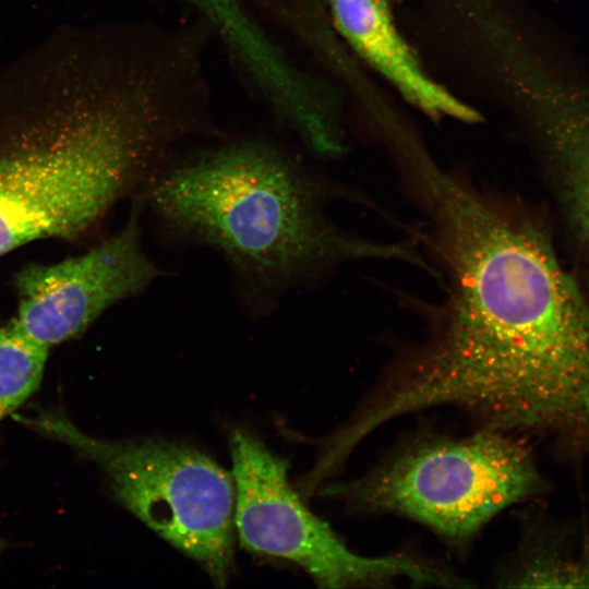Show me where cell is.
I'll return each instance as SVG.
<instances>
[{
    "label": "cell",
    "instance_id": "6da1fadb",
    "mask_svg": "<svg viewBox=\"0 0 589 589\" xmlns=\"http://www.w3.org/2000/svg\"><path fill=\"white\" fill-rule=\"evenodd\" d=\"M406 187L448 278L428 341L356 413L363 434L460 408L483 428L589 442V302L539 224L425 160Z\"/></svg>",
    "mask_w": 589,
    "mask_h": 589
},
{
    "label": "cell",
    "instance_id": "7a4b0ae2",
    "mask_svg": "<svg viewBox=\"0 0 589 589\" xmlns=\"http://www.w3.org/2000/svg\"><path fill=\"white\" fill-rule=\"evenodd\" d=\"M146 188L147 203L167 229L216 250L261 292H279L358 261L429 269L410 241L368 239L333 223L325 185L261 144L203 154L154 173Z\"/></svg>",
    "mask_w": 589,
    "mask_h": 589
},
{
    "label": "cell",
    "instance_id": "3957f363",
    "mask_svg": "<svg viewBox=\"0 0 589 589\" xmlns=\"http://www.w3.org/2000/svg\"><path fill=\"white\" fill-rule=\"evenodd\" d=\"M167 145L145 107L116 103L0 145V257L37 240H79L152 178Z\"/></svg>",
    "mask_w": 589,
    "mask_h": 589
},
{
    "label": "cell",
    "instance_id": "277c9868",
    "mask_svg": "<svg viewBox=\"0 0 589 589\" xmlns=\"http://www.w3.org/2000/svg\"><path fill=\"white\" fill-rule=\"evenodd\" d=\"M545 489L521 442L483 428L464 437L416 442L326 493L358 510L414 519L462 546L500 512Z\"/></svg>",
    "mask_w": 589,
    "mask_h": 589
},
{
    "label": "cell",
    "instance_id": "5b68a950",
    "mask_svg": "<svg viewBox=\"0 0 589 589\" xmlns=\"http://www.w3.org/2000/svg\"><path fill=\"white\" fill-rule=\"evenodd\" d=\"M26 421L94 460L124 507L225 585L233 564L232 473L184 445L92 437L61 412Z\"/></svg>",
    "mask_w": 589,
    "mask_h": 589
},
{
    "label": "cell",
    "instance_id": "8992f818",
    "mask_svg": "<svg viewBox=\"0 0 589 589\" xmlns=\"http://www.w3.org/2000/svg\"><path fill=\"white\" fill-rule=\"evenodd\" d=\"M229 448L239 541L250 552L288 560L323 588L385 586L398 578L457 586L440 565L397 554H357L301 502L288 481L289 466L252 434L236 430Z\"/></svg>",
    "mask_w": 589,
    "mask_h": 589
},
{
    "label": "cell",
    "instance_id": "52a82bcc",
    "mask_svg": "<svg viewBox=\"0 0 589 589\" xmlns=\"http://www.w3.org/2000/svg\"><path fill=\"white\" fill-rule=\"evenodd\" d=\"M134 205L122 229L88 251L27 264L14 275L12 318L28 338L49 349L77 338L110 306L155 280L158 268L142 247L141 201Z\"/></svg>",
    "mask_w": 589,
    "mask_h": 589
},
{
    "label": "cell",
    "instance_id": "ba28073f",
    "mask_svg": "<svg viewBox=\"0 0 589 589\" xmlns=\"http://www.w3.org/2000/svg\"><path fill=\"white\" fill-rule=\"evenodd\" d=\"M527 76L541 144L570 225L589 251V92L541 64Z\"/></svg>",
    "mask_w": 589,
    "mask_h": 589
},
{
    "label": "cell",
    "instance_id": "9c48e42d",
    "mask_svg": "<svg viewBox=\"0 0 589 589\" xmlns=\"http://www.w3.org/2000/svg\"><path fill=\"white\" fill-rule=\"evenodd\" d=\"M350 46L414 107L432 118L477 122L480 115L431 80L399 34L386 0H328Z\"/></svg>",
    "mask_w": 589,
    "mask_h": 589
},
{
    "label": "cell",
    "instance_id": "30bf717a",
    "mask_svg": "<svg viewBox=\"0 0 589 589\" xmlns=\"http://www.w3.org/2000/svg\"><path fill=\"white\" fill-rule=\"evenodd\" d=\"M504 580L513 587H589V524L531 534Z\"/></svg>",
    "mask_w": 589,
    "mask_h": 589
},
{
    "label": "cell",
    "instance_id": "8fae6325",
    "mask_svg": "<svg viewBox=\"0 0 589 589\" xmlns=\"http://www.w3.org/2000/svg\"><path fill=\"white\" fill-rule=\"evenodd\" d=\"M49 348L28 338L13 318L0 325V419L39 387Z\"/></svg>",
    "mask_w": 589,
    "mask_h": 589
},
{
    "label": "cell",
    "instance_id": "7c38bea8",
    "mask_svg": "<svg viewBox=\"0 0 589 589\" xmlns=\"http://www.w3.org/2000/svg\"><path fill=\"white\" fill-rule=\"evenodd\" d=\"M192 1L247 68H261L272 59L275 46L249 17L239 0Z\"/></svg>",
    "mask_w": 589,
    "mask_h": 589
}]
</instances>
